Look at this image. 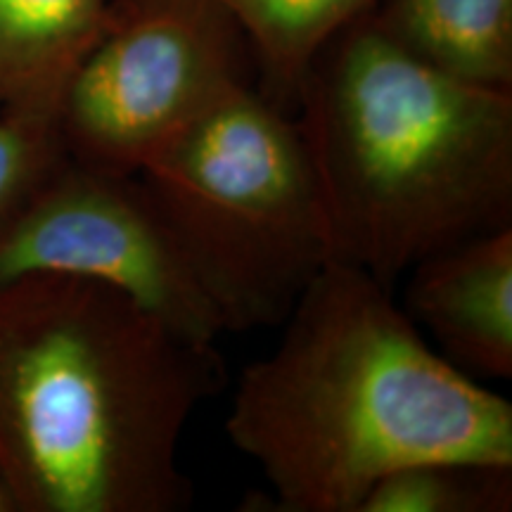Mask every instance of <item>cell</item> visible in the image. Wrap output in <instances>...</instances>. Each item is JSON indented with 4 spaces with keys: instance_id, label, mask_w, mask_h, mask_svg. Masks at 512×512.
Returning a JSON list of instances; mask_svg holds the SVG:
<instances>
[{
    "instance_id": "13",
    "label": "cell",
    "mask_w": 512,
    "mask_h": 512,
    "mask_svg": "<svg viewBox=\"0 0 512 512\" xmlns=\"http://www.w3.org/2000/svg\"><path fill=\"white\" fill-rule=\"evenodd\" d=\"M0 512H17L15 510V501H12L8 484H5L3 475H0Z\"/></svg>"
},
{
    "instance_id": "12",
    "label": "cell",
    "mask_w": 512,
    "mask_h": 512,
    "mask_svg": "<svg viewBox=\"0 0 512 512\" xmlns=\"http://www.w3.org/2000/svg\"><path fill=\"white\" fill-rule=\"evenodd\" d=\"M67 159L57 119L0 112V238Z\"/></svg>"
},
{
    "instance_id": "1",
    "label": "cell",
    "mask_w": 512,
    "mask_h": 512,
    "mask_svg": "<svg viewBox=\"0 0 512 512\" xmlns=\"http://www.w3.org/2000/svg\"><path fill=\"white\" fill-rule=\"evenodd\" d=\"M392 287L330 261L271 354L235 384L226 434L278 512H358L389 472L420 463L512 467V403L448 363Z\"/></svg>"
},
{
    "instance_id": "5",
    "label": "cell",
    "mask_w": 512,
    "mask_h": 512,
    "mask_svg": "<svg viewBox=\"0 0 512 512\" xmlns=\"http://www.w3.org/2000/svg\"><path fill=\"white\" fill-rule=\"evenodd\" d=\"M242 31L211 0H114L64 88L72 162L138 174L242 76Z\"/></svg>"
},
{
    "instance_id": "3",
    "label": "cell",
    "mask_w": 512,
    "mask_h": 512,
    "mask_svg": "<svg viewBox=\"0 0 512 512\" xmlns=\"http://www.w3.org/2000/svg\"><path fill=\"white\" fill-rule=\"evenodd\" d=\"M294 102L332 261L392 287L430 254L512 226V91L439 72L363 15Z\"/></svg>"
},
{
    "instance_id": "11",
    "label": "cell",
    "mask_w": 512,
    "mask_h": 512,
    "mask_svg": "<svg viewBox=\"0 0 512 512\" xmlns=\"http://www.w3.org/2000/svg\"><path fill=\"white\" fill-rule=\"evenodd\" d=\"M512 467L420 463L382 477L358 512H508Z\"/></svg>"
},
{
    "instance_id": "6",
    "label": "cell",
    "mask_w": 512,
    "mask_h": 512,
    "mask_svg": "<svg viewBox=\"0 0 512 512\" xmlns=\"http://www.w3.org/2000/svg\"><path fill=\"white\" fill-rule=\"evenodd\" d=\"M31 273L126 294L178 335L216 347L228 325L138 174L67 159L0 238V283Z\"/></svg>"
},
{
    "instance_id": "10",
    "label": "cell",
    "mask_w": 512,
    "mask_h": 512,
    "mask_svg": "<svg viewBox=\"0 0 512 512\" xmlns=\"http://www.w3.org/2000/svg\"><path fill=\"white\" fill-rule=\"evenodd\" d=\"M238 24L280 91L297 98L318 60L344 29L380 0H211Z\"/></svg>"
},
{
    "instance_id": "4",
    "label": "cell",
    "mask_w": 512,
    "mask_h": 512,
    "mask_svg": "<svg viewBox=\"0 0 512 512\" xmlns=\"http://www.w3.org/2000/svg\"><path fill=\"white\" fill-rule=\"evenodd\" d=\"M228 332L283 323L332 261L297 121L235 83L138 171Z\"/></svg>"
},
{
    "instance_id": "9",
    "label": "cell",
    "mask_w": 512,
    "mask_h": 512,
    "mask_svg": "<svg viewBox=\"0 0 512 512\" xmlns=\"http://www.w3.org/2000/svg\"><path fill=\"white\" fill-rule=\"evenodd\" d=\"M373 24L434 69L512 91V0H380Z\"/></svg>"
},
{
    "instance_id": "2",
    "label": "cell",
    "mask_w": 512,
    "mask_h": 512,
    "mask_svg": "<svg viewBox=\"0 0 512 512\" xmlns=\"http://www.w3.org/2000/svg\"><path fill=\"white\" fill-rule=\"evenodd\" d=\"M221 373L216 347L112 287L62 273L0 283V475L15 510H183V434Z\"/></svg>"
},
{
    "instance_id": "7",
    "label": "cell",
    "mask_w": 512,
    "mask_h": 512,
    "mask_svg": "<svg viewBox=\"0 0 512 512\" xmlns=\"http://www.w3.org/2000/svg\"><path fill=\"white\" fill-rule=\"evenodd\" d=\"M403 311L427 342L475 380L512 377V226L415 264Z\"/></svg>"
},
{
    "instance_id": "8",
    "label": "cell",
    "mask_w": 512,
    "mask_h": 512,
    "mask_svg": "<svg viewBox=\"0 0 512 512\" xmlns=\"http://www.w3.org/2000/svg\"><path fill=\"white\" fill-rule=\"evenodd\" d=\"M114 0H0V112L57 119Z\"/></svg>"
}]
</instances>
